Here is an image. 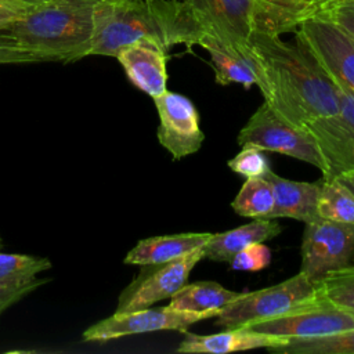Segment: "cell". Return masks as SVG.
<instances>
[{
  "instance_id": "cell-11",
  "label": "cell",
  "mask_w": 354,
  "mask_h": 354,
  "mask_svg": "<svg viewBox=\"0 0 354 354\" xmlns=\"http://www.w3.org/2000/svg\"><path fill=\"white\" fill-rule=\"evenodd\" d=\"M339 90V112L303 126L314 137L325 159L326 171L322 178H335L354 169V93Z\"/></svg>"
},
{
  "instance_id": "cell-28",
  "label": "cell",
  "mask_w": 354,
  "mask_h": 354,
  "mask_svg": "<svg viewBox=\"0 0 354 354\" xmlns=\"http://www.w3.org/2000/svg\"><path fill=\"white\" fill-rule=\"evenodd\" d=\"M254 30L279 35L285 33L281 0H253Z\"/></svg>"
},
{
  "instance_id": "cell-19",
  "label": "cell",
  "mask_w": 354,
  "mask_h": 354,
  "mask_svg": "<svg viewBox=\"0 0 354 354\" xmlns=\"http://www.w3.org/2000/svg\"><path fill=\"white\" fill-rule=\"evenodd\" d=\"M281 231L282 227L275 218H253V221L234 230L212 234L203 246V256L213 261L230 263L246 246L256 242H266L277 236Z\"/></svg>"
},
{
  "instance_id": "cell-27",
  "label": "cell",
  "mask_w": 354,
  "mask_h": 354,
  "mask_svg": "<svg viewBox=\"0 0 354 354\" xmlns=\"http://www.w3.org/2000/svg\"><path fill=\"white\" fill-rule=\"evenodd\" d=\"M333 0H281L285 32L296 30L299 24L326 7Z\"/></svg>"
},
{
  "instance_id": "cell-32",
  "label": "cell",
  "mask_w": 354,
  "mask_h": 354,
  "mask_svg": "<svg viewBox=\"0 0 354 354\" xmlns=\"http://www.w3.org/2000/svg\"><path fill=\"white\" fill-rule=\"evenodd\" d=\"M47 0H0V29L25 17Z\"/></svg>"
},
{
  "instance_id": "cell-8",
  "label": "cell",
  "mask_w": 354,
  "mask_h": 354,
  "mask_svg": "<svg viewBox=\"0 0 354 354\" xmlns=\"http://www.w3.org/2000/svg\"><path fill=\"white\" fill-rule=\"evenodd\" d=\"M246 328L283 337H313L354 329V313L336 306L319 293L290 311Z\"/></svg>"
},
{
  "instance_id": "cell-1",
  "label": "cell",
  "mask_w": 354,
  "mask_h": 354,
  "mask_svg": "<svg viewBox=\"0 0 354 354\" xmlns=\"http://www.w3.org/2000/svg\"><path fill=\"white\" fill-rule=\"evenodd\" d=\"M249 41L264 69V101L277 113L303 127L308 122L339 112L337 84L299 36L292 44L279 35L253 30Z\"/></svg>"
},
{
  "instance_id": "cell-13",
  "label": "cell",
  "mask_w": 354,
  "mask_h": 354,
  "mask_svg": "<svg viewBox=\"0 0 354 354\" xmlns=\"http://www.w3.org/2000/svg\"><path fill=\"white\" fill-rule=\"evenodd\" d=\"M209 55L218 84L239 83L246 90L257 86L261 94L266 93V76L261 61L250 41H235L210 33H202L196 41Z\"/></svg>"
},
{
  "instance_id": "cell-31",
  "label": "cell",
  "mask_w": 354,
  "mask_h": 354,
  "mask_svg": "<svg viewBox=\"0 0 354 354\" xmlns=\"http://www.w3.org/2000/svg\"><path fill=\"white\" fill-rule=\"evenodd\" d=\"M29 62H41L37 55L28 51L18 41L0 32V65L3 64H29Z\"/></svg>"
},
{
  "instance_id": "cell-5",
  "label": "cell",
  "mask_w": 354,
  "mask_h": 354,
  "mask_svg": "<svg viewBox=\"0 0 354 354\" xmlns=\"http://www.w3.org/2000/svg\"><path fill=\"white\" fill-rule=\"evenodd\" d=\"M236 141L241 148L256 147L278 152L307 162L319 169L322 174L326 171L325 159L314 137L306 129L282 118L266 101L241 129Z\"/></svg>"
},
{
  "instance_id": "cell-24",
  "label": "cell",
  "mask_w": 354,
  "mask_h": 354,
  "mask_svg": "<svg viewBox=\"0 0 354 354\" xmlns=\"http://www.w3.org/2000/svg\"><path fill=\"white\" fill-rule=\"evenodd\" d=\"M50 267L51 261L46 257L0 252V286L18 288L29 285L37 279V274Z\"/></svg>"
},
{
  "instance_id": "cell-25",
  "label": "cell",
  "mask_w": 354,
  "mask_h": 354,
  "mask_svg": "<svg viewBox=\"0 0 354 354\" xmlns=\"http://www.w3.org/2000/svg\"><path fill=\"white\" fill-rule=\"evenodd\" d=\"M318 293L330 303L354 313V264L328 272L318 281Z\"/></svg>"
},
{
  "instance_id": "cell-33",
  "label": "cell",
  "mask_w": 354,
  "mask_h": 354,
  "mask_svg": "<svg viewBox=\"0 0 354 354\" xmlns=\"http://www.w3.org/2000/svg\"><path fill=\"white\" fill-rule=\"evenodd\" d=\"M46 283V279H36L29 285L18 286V288H8V286H0V315L10 308L12 304L22 300L26 295L33 292L40 285Z\"/></svg>"
},
{
  "instance_id": "cell-7",
  "label": "cell",
  "mask_w": 354,
  "mask_h": 354,
  "mask_svg": "<svg viewBox=\"0 0 354 354\" xmlns=\"http://www.w3.org/2000/svg\"><path fill=\"white\" fill-rule=\"evenodd\" d=\"M295 32L337 87L354 93V37L322 15L303 19Z\"/></svg>"
},
{
  "instance_id": "cell-15",
  "label": "cell",
  "mask_w": 354,
  "mask_h": 354,
  "mask_svg": "<svg viewBox=\"0 0 354 354\" xmlns=\"http://www.w3.org/2000/svg\"><path fill=\"white\" fill-rule=\"evenodd\" d=\"M167 50L152 39H141L123 47L116 58L129 80L152 98L167 90Z\"/></svg>"
},
{
  "instance_id": "cell-21",
  "label": "cell",
  "mask_w": 354,
  "mask_h": 354,
  "mask_svg": "<svg viewBox=\"0 0 354 354\" xmlns=\"http://www.w3.org/2000/svg\"><path fill=\"white\" fill-rule=\"evenodd\" d=\"M275 354H354V329L313 337H290L267 348Z\"/></svg>"
},
{
  "instance_id": "cell-35",
  "label": "cell",
  "mask_w": 354,
  "mask_h": 354,
  "mask_svg": "<svg viewBox=\"0 0 354 354\" xmlns=\"http://www.w3.org/2000/svg\"><path fill=\"white\" fill-rule=\"evenodd\" d=\"M1 246H3V239H1V236H0V249H1Z\"/></svg>"
},
{
  "instance_id": "cell-12",
  "label": "cell",
  "mask_w": 354,
  "mask_h": 354,
  "mask_svg": "<svg viewBox=\"0 0 354 354\" xmlns=\"http://www.w3.org/2000/svg\"><path fill=\"white\" fill-rule=\"evenodd\" d=\"M158 116V140L178 160L199 151L205 134L199 126V113L192 101L178 93L166 90L153 98Z\"/></svg>"
},
{
  "instance_id": "cell-14",
  "label": "cell",
  "mask_w": 354,
  "mask_h": 354,
  "mask_svg": "<svg viewBox=\"0 0 354 354\" xmlns=\"http://www.w3.org/2000/svg\"><path fill=\"white\" fill-rule=\"evenodd\" d=\"M202 33L248 41L254 30L253 0H183ZM199 39V37H198Z\"/></svg>"
},
{
  "instance_id": "cell-34",
  "label": "cell",
  "mask_w": 354,
  "mask_h": 354,
  "mask_svg": "<svg viewBox=\"0 0 354 354\" xmlns=\"http://www.w3.org/2000/svg\"><path fill=\"white\" fill-rule=\"evenodd\" d=\"M339 181H342L347 188H350L353 192H354V169L353 170H348V171H344L342 174H339L337 177Z\"/></svg>"
},
{
  "instance_id": "cell-17",
  "label": "cell",
  "mask_w": 354,
  "mask_h": 354,
  "mask_svg": "<svg viewBox=\"0 0 354 354\" xmlns=\"http://www.w3.org/2000/svg\"><path fill=\"white\" fill-rule=\"evenodd\" d=\"M274 188L275 203L267 218L292 217L303 223L318 218L317 201L321 188V180L317 183L292 181L277 176L270 170L264 176Z\"/></svg>"
},
{
  "instance_id": "cell-4",
  "label": "cell",
  "mask_w": 354,
  "mask_h": 354,
  "mask_svg": "<svg viewBox=\"0 0 354 354\" xmlns=\"http://www.w3.org/2000/svg\"><path fill=\"white\" fill-rule=\"evenodd\" d=\"M318 296V282L311 281L303 272L289 279L260 290L241 293L228 303L216 317V325L228 328L248 326L282 315L292 308Z\"/></svg>"
},
{
  "instance_id": "cell-20",
  "label": "cell",
  "mask_w": 354,
  "mask_h": 354,
  "mask_svg": "<svg viewBox=\"0 0 354 354\" xmlns=\"http://www.w3.org/2000/svg\"><path fill=\"white\" fill-rule=\"evenodd\" d=\"M241 293L230 290L213 281L185 283L177 290L167 304L170 308L187 313H218Z\"/></svg>"
},
{
  "instance_id": "cell-10",
  "label": "cell",
  "mask_w": 354,
  "mask_h": 354,
  "mask_svg": "<svg viewBox=\"0 0 354 354\" xmlns=\"http://www.w3.org/2000/svg\"><path fill=\"white\" fill-rule=\"evenodd\" d=\"M217 317L216 313H187L174 308H141L129 313H115L101 319L83 332L84 342H106L123 336L156 332L178 330L187 332L188 328L199 321Z\"/></svg>"
},
{
  "instance_id": "cell-2",
  "label": "cell",
  "mask_w": 354,
  "mask_h": 354,
  "mask_svg": "<svg viewBox=\"0 0 354 354\" xmlns=\"http://www.w3.org/2000/svg\"><path fill=\"white\" fill-rule=\"evenodd\" d=\"M90 55L116 57L141 39H152L166 50L196 44L199 29L183 0H97L93 8Z\"/></svg>"
},
{
  "instance_id": "cell-23",
  "label": "cell",
  "mask_w": 354,
  "mask_h": 354,
  "mask_svg": "<svg viewBox=\"0 0 354 354\" xmlns=\"http://www.w3.org/2000/svg\"><path fill=\"white\" fill-rule=\"evenodd\" d=\"M317 212L321 218L354 224V192L337 178H321Z\"/></svg>"
},
{
  "instance_id": "cell-22",
  "label": "cell",
  "mask_w": 354,
  "mask_h": 354,
  "mask_svg": "<svg viewBox=\"0 0 354 354\" xmlns=\"http://www.w3.org/2000/svg\"><path fill=\"white\" fill-rule=\"evenodd\" d=\"M275 196L271 183L266 177L246 178L231 202L234 212L242 217L267 218L274 209Z\"/></svg>"
},
{
  "instance_id": "cell-3",
  "label": "cell",
  "mask_w": 354,
  "mask_h": 354,
  "mask_svg": "<svg viewBox=\"0 0 354 354\" xmlns=\"http://www.w3.org/2000/svg\"><path fill=\"white\" fill-rule=\"evenodd\" d=\"M97 0H47L0 29L40 61L72 62L90 55Z\"/></svg>"
},
{
  "instance_id": "cell-30",
  "label": "cell",
  "mask_w": 354,
  "mask_h": 354,
  "mask_svg": "<svg viewBox=\"0 0 354 354\" xmlns=\"http://www.w3.org/2000/svg\"><path fill=\"white\" fill-rule=\"evenodd\" d=\"M314 15L333 21L354 37V0H333Z\"/></svg>"
},
{
  "instance_id": "cell-6",
  "label": "cell",
  "mask_w": 354,
  "mask_h": 354,
  "mask_svg": "<svg viewBox=\"0 0 354 354\" xmlns=\"http://www.w3.org/2000/svg\"><path fill=\"white\" fill-rule=\"evenodd\" d=\"M304 224L300 272L318 282L328 272L351 264L354 259V224L321 217Z\"/></svg>"
},
{
  "instance_id": "cell-29",
  "label": "cell",
  "mask_w": 354,
  "mask_h": 354,
  "mask_svg": "<svg viewBox=\"0 0 354 354\" xmlns=\"http://www.w3.org/2000/svg\"><path fill=\"white\" fill-rule=\"evenodd\" d=\"M271 263V249L263 242H256L236 253L230 266L238 271H260Z\"/></svg>"
},
{
  "instance_id": "cell-16",
  "label": "cell",
  "mask_w": 354,
  "mask_h": 354,
  "mask_svg": "<svg viewBox=\"0 0 354 354\" xmlns=\"http://www.w3.org/2000/svg\"><path fill=\"white\" fill-rule=\"evenodd\" d=\"M283 336L267 335L249 329L246 326L228 328L224 332L213 335H195L185 332V337L177 347V353L184 354H225L232 351L268 348L286 343Z\"/></svg>"
},
{
  "instance_id": "cell-26",
  "label": "cell",
  "mask_w": 354,
  "mask_h": 354,
  "mask_svg": "<svg viewBox=\"0 0 354 354\" xmlns=\"http://www.w3.org/2000/svg\"><path fill=\"white\" fill-rule=\"evenodd\" d=\"M227 165L232 171L245 178L264 177L271 170L266 151L256 147H242L241 152L230 159Z\"/></svg>"
},
{
  "instance_id": "cell-18",
  "label": "cell",
  "mask_w": 354,
  "mask_h": 354,
  "mask_svg": "<svg viewBox=\"0 0 354 354\" xmlns=\"http://www.w3.org/2000/svg\"><path fill=\"white\" fill-rule=\"evenodd\" d=\"M210 236L212 232H183L141 239L126 254L124 263L141 267L163 264L203 248Z\"/></svg>"
},
{
  "instance_id": "cell-9",
  "label": "cell",
  "mask_w": 354,
  "mask_h": 354,
  "mask_svg": "<svg viewBox=\"0 0 354 354\" xmlns=\"http://www.w3.org/2000/svg\"><path fill=\"white\" fill-rule=\"evenodd\" d=\"M203 257V248H199L163 264L142 266L144 270L138 278L120 295L115 313L147 308L156 301L171 297L188 282L191 271Z\"/></svg>"
}]
</instances>
